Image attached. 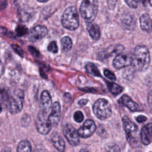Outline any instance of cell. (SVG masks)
<instances>
[{
  "label": "cell",
  "instance_id": "1",
  "mask_svg": "<svg viewBox=\"0 0 152 152\" xmlns=\"http://www.w3.org/2000/svg\"><path fill=\"white\" fill-rule=\"evenodd\" d=\"M133 65L135 69L139 71L146 70L150 63V52L145 45H137L134 52Z\"/></svg>",
  "mask_w": 152,
  "mask_h": 152
},
{
  "label": "cell",
  "instance_id": "4",
  "mask_svg": "<svg viewBox=\"0 0 152 152\" xmlns=\"http://www.w3.org/2000/svg\"><path fill=\"white\" fill-rule=\"evenodd\" d=\"M94 115L100 120L109 118L112 115V106L106 99L100 98L97 100L93 105Z\"/></svg>",
  "mask_w": 152,
  "mask_h": 152
},
{
  "label": "cell",
  "instance_id": "6",
  "mask_svg": "<svg viewBox=\"0 0 152 152\" xmlns=\"http://www.w3.org/2000/svg\"><path fill=\"white\" fill-rule=\"evenodd\" d=\"M122 121L128 141L131 144L137 142V125L126 116H123Z\"/></svg>",
  "mask_w": 152,
  "mask_h": 152
},
{
  "label": "cell",
  "instance_id": "28",
  "mask_svg": "<svg viewBox=\"0 0 152 152\" xmlns=\"http://www.w3.org/2000/svg\"><path fill=\"white\" fill-rule=\"evenodd\" d=\"M104 74L106 76V77H107V78L112 81H115L116 80L115 74L107 69H105L104 70Z\"/></svg>",
  "mask_w": 152,
  "mask_h": 152
},
{
  "label": "cell",
  "instance_id": "34",
  "mask_svg": "<svg viewBox=\"0 0 152 152\" xmlns=\"http://www.w3.org/2000/svg\"><path fill=\"white\" fill-rule=\"evenodd\" d=\"M88 102V100L87 99H81L78 101V103L80 106H85Z\"/></svg>",
  "mask_w": 152,
  "mask_h": 152
},
{
  "label": "cell",
  "instance_id": "33",
  "mask_svg": "<svg viewBox=\"0 0 152 152\" xmlns=\"http://www.w3.org/2000/svg\"><path fill=\"white\" fill-rule=\"evenodd\" d=\"M1 2V10H3L7 7V0H0Z\"/></svg>",
  "mask_w": 152,
  "mask_h": 152
},
{
  "label": "cell",
  "instance_id": "23",
  "mask_svg": "<svg viewBox=\"0 0 152 152\" xmlns=\"http://www.w3.org/2000/svg\"><path fill=\"white\" fill-rule=\"evenodd\" d=\"M61 45L62 46V49L64 51H69L72 46V40L69 36L63 37L61 40Z\"/></svg>",
  "mask_w": 152,
  "mask_h": 152
},
{
  "label": "cell",
  "instance_id": "25",
  "mask_svg": "<svg viewBox=\"0 0 152 152\" xmlns=\"http://www.w3.org/2000/svg\"><path fill=\"white\" fill-rule=\"evenodd\" d=\"M48 51L52 52L53 53H57L58 51V48L56 43L55 41L50 42L48 46Z\"/></svg>",
  "mask_w": 152,
  "mask_h": 152
},
{
  "label": "cell",
  "instance_id": "35",
  "mask_svg": "<svg viewBox=\"0 0 152 152\" xmlns=\"http://www.w3.org/2000/svg\"><path fill=\"white\" fill-rule=\"evenodd\" d=\"M141 2H142V5L144 7H146L147 5V0H141Z\"/></svg>",
  "mask_w": 152,
  "mask_h": 152
},
{
  "label": "cell",
  "instance_id": "18",
  "mask_svg": "<svg viewBox=\"0 0 152 152\" xmlns=\"http://www.w3.org/2000/svg\"><path fill=\"white\" fill-rule=\"evenodd\" d=\"M52 142L53 147L59 151H64L65 150V144L62 137L58 133L55 134L52 137Z\"/></svg>",
  "mask_w": 152,
  "mask_h": 152
},
{
  "label": "cell",
  "instance_id": "16",
  "mask_svg": "<svg viewBox=\"0 0 152 152\" xmlns=\"http://www.w3.org/2000/svg\"><path fill=\"white\" fill-rule=\"evenodd\" d=\"M40 103L42 110L48 112L52 107V100L49 93L47 90H44L40 96Z\"/></svg>",
  "mask_w": 152,
  "mask_h": 152
},
{
  "label": "cell",
  "instance_id": "37",
  "mask_svg": "<svg viewBox=\"0 0 152 152\" xmlns=\"http://www.w3.org/2000/svg\"><path fill=\"white\" fill-rule=\"evenodd\" d=\"M148 2H150V4L151 6L152 7V0H148Z\"/></svg>",
  "mask_w": 152,
  "mask_h": 152
},
{
  "label": "cell",
  "instance_id": "29",
  "mask_svg": "<svg viewBox=\"0 0 152 152\" xmlns=\"http://www.w3.org/2000/svg\"><path fill=\"white\" fill-rule=\"evenodd\" d=\"M125 3L131 8H136L139 5L140 0H124Z\"/></svg>",
  "mask_w": 152,
  "mask_h": 152
},
{
  "label": "cell",
  "instance_id": "5",
  "mask_svg": "<svg viewBox=\"0 0 152 152\" xmlns=\"http://www.w3.org/2000/svg\"><path fill=\"white\" fill-rule=\"evenodd\" d=\"M24 98V93L23 90L17 89L14 91L8 101V109L11 114H16L22 110Z\"/></svg>",
  "mask_w": 152,
  "mask_h": 152
},
{
  "label": "cell",
  "instance_id": "7",
  "mask_svg": "<svg viewBox=\"0 0 152 152\" xmlns=\"http://www.w3.org/2000/svg\"><path fill=\"white\" fill-rule=\"evenodd\" d=\"M46 113V112L42 110L38 114L36 122L37 131L43 135L48 134L52 126L48 121V116H47Z\"/></svg>",
  "mask_w": 152,
  "mask_h": 152
},
{
  "label": "cell",
  "instance_id": "3",
  "mask_svg": "<svg viewBox=\"0 0 152 152\" xmlns=\"http://www.w3.org/2000/svg\"><path fill=\"white\" fill-rule=\"evenodd\" d=\"M64 27L69 30H75L79 26V17L76 7L70 6L64 11L61 17Z\"/></svg>",
  "mask_w": 152,
  "mask_h": 152
},
{
  "label": "cell",
  "instance_id": "21",
  "mask_svg": "<svg viewBox=\"0 0 152 152\" xmlns=\"http://www.w3.org/2000/svg\"><path fill=\"white\" fill-rule=\"evenodd\" d=\"M85 68L87 71V72H88L90 74L95 77H101V74L97 67L92 62L87 63L85 66Z\"/></svg>",
  "mask_w": 152,
  "mask_h": 152
},
{
  "label": "cell",
  "instance_id": "32",
  "mask_svg": "<svg viewBox=\"0 0 152 152\" xmlns=\"http://www.w3.org/2000/svg\"><path fill=\"white\" fill-rule=\"evenodd\" d=\"M147 120V118L143 115H140L136 118V121L138 123H143Z\"/></svg>",
  "mask_w": 152,
  "mask_h": 152
},
{
  "label": "cell",
  "instance_id": "31",
  "mask_svg": "<svg viewBox=\"0 0 152 152\" xmlns=\"http://www.w3.org/2000/svg\"><path fill=\"white\" fill-rule=\"evenodd\" d=\"M28 50L30 51V52L31 53L32 55L36 57H38L39 56V52L35 48L30 46L28 47Z\"/></svg>",
  "mask_w": 152,
  "mask_h": 152
},
{
  "label": "cell",
  "instance_id": "2",
  "mask_svg": "<svg viewBox=\"0 0 152 152\" xmlns=\"http://www.w3.org/2000/svg\"><path fill=\"white\" fill-rule=\"evenodd\" d=\"M99 11L97 0H83L80 7L81 17L87 23H92Z\"/></svg>",
  "mask_w": 152,
  "mask_h": 152
},
{
  "label": "cell",
  "instance_id": "8",
  "mask_svg": "<svg viewBox=\"0 0 152 152\" xmlns=\"http://www.w3.org/2000/svg\"><path fill=\"white\" fill-rule=\"evenodd\" d=\"M134 56L130 53H121L118 54L113 61V66L118 69L133 64Z\"/></svg>",
  "mask_w": 152,
  "mask_h": 152
},
{
  "label": "cell",
  "instance_id": "19",
  "mask_svg": "<svg viewBox=\"0 0 152 152\" xmlns=\"http://www.w3.org/2000/svg\"><path fill=\"white\" fill-rule=\"evenodd\" d=\"M87 30L91 37V38L95 40H99L100 37V31L99 26L96 24L88 23L87 25Z\"/></svg>",
  "mask_w": 152,
  "mask_h": 152
},
{
  "label": "cell",
  "instance_id": "10",
  "mask_svg": "<svg viewBox=\"0 0 152 152\" xmlns=\"http://www.w3.org/2000/svg\"><path fill=\"white\" fill-rule=\"evenodd\" d=\"M48 29L45 26L38 25L32 28L28 33V39L31 42H37L46 36Z\"/></svg>",
  "mask_w": 152,
  "mask_h": 152
},
{
  "label": "cell",
  "instance_id": "15",
  "mask_svg": "<svg viewBox=\"0 0 152 152\" xmlns=\"http://www.w3.org/2000/svg\"><path fill=\"white\" fill-rule=\"evenodd\" d=\"M120 104L126 107L130 110L132 112L137 111L139 109V106L135 102H134L131 98L126 94L122 96L118 100Z\"/></svg>",
  "mask_w": 152,
  "mask_h": 152
},
{
  "label": "cell",
  "instance_id": "9",
  "mask_svg": "<svg viewBox=\"0 0 152 152\" xmlns=\"http://www.w3.org/2000/svg\"><path fill=\"white\" fill-rule=\"evenodd\" d=\"M63 134L68 142L72 146H76L80 142V135L78 131L70 124H66L63 129Z\"/></svg>",
  "mask_w": 152,
  "mask_h": 152
},
{
  "label": "cell",
  "instance_id": "30",
  "mask_svg": "<svg viewBox=\"0 0 152 152\" xmlns=\"http://www.w3.org/2000/svg\"><path fill=\"white\" fill-rule=\"evenodd\" d=\"M11 47H12V48L13 49V50H14L18 55H20V56H21V57L23 56V53H24V52H23V50H22L19 46H17V45H11Z\"/></svg>",
  "mask_w": 152,
  "mask_h": 152
},
{
  "label": "cell",
  "instance_id": "27",
  "mask_svg": "<svg viewBox=\"0 0 152 152\" xmlns=\"http://www.w3.org/2000/svg\"><path fill=\"white\" fill-rule=\"evenodd\" d=\"M74 120L78 123L81 122L84 119V115L81 111H76L74 114Z\"/></svg>",
  "mask_w": 152,
  "mask_h": 152
},
{
  "label": "cell",
  "instance_id": "14",
  "mask_svg": "<svg viewBox=\"0 0 152 152\" xmlns=\"http://www.w3.org/2000/svg\"><path fill=\"white\" fill-rule=\"evenodd\" d=\"M140 139L144 145L149 144L152 141V123H148L141 128Z\"/></svg>",
  "mask_w": 152,
  "mask_h": 152
},
{
  "label": "cell",
  "instance_id": "12",
  "mask_svg": "<svg viewBox=\"0 0 152 152\" xmlns=\"http://www.w3.org/2000/svg\"><path fill=\"white\" fill-rule=\"evenodd\" d=\"M96 129L94 122L91 119H87L77 131L80 137L86 138L90 137L94 132Z\"/></svg>",
  "mask_w": 152,
  "mask_h": 152
},
{
  "label": "cell",
  "instance_id": "24",
  "mask_svg": "<svg viewBox=\"0 0 152 152\" xmlns=\"http://www.w3.org/2000/svg\"><path fill=\"white\" fill-rule=\"evenodd\" d=\"M123 23L127 28L131 29L134 28L135 26V20L132 16H128L124 19Z\"/></svg>",
  "mask_w": 152,
  "mask_h": 152
},
{
  "label": "cell",
  "instance_id": "20",
  "mask_svg": "<svg viewBox=\"0 0 152 152\" xmlns=\"http://www.w3.org/2000/svg\"><path fill=\"white\" fill-rule=\"evenodd\" d=\"M104 81H105V83H106L109 90H110V93L116 96V95L119 94L122 91L123 88L122 87H121L119 85H118L115 83H113V82H110V81H108L106 80H104Z\"/></svg>",
  "mask_w": 152,
  "mask_h": 152
},
{
  "label": "cell",
  "instance_id": "11",
  "mask_svg": "<svg viewBox=\"0 0 152 152\" xmlns=\"http://www.w3.org/2000/svg\"><path fill=\"white\" fill-rule=\"evenodd\" d=\"M124 50V47L121 45H113L107 47L106 49L100 52L98 58L100 60H104L113 55L121 53Z\"/></svg>",
  "mask_w": 152,
  "mask_h": 152
},
{
  "label": "cell",
  "instance_id": "17",
  "mask_svg": "<svg viewBox=\"0 0 152 152\" xmlns=\"http://www.w3.org/2000/svg\"><path fill=\"white\" fill-rule=\"evenodd\" d=\"M140 23L142 30L148 33L152 32V19L148 14H143L140 17Z\"/></svg>",
  "mask_w": 152,
  "mask_h": 152
},
{
  "label": "cell",
  "instance_id": "36",
  "mask_svg": "<svg viewBox=\"0 0 152 152\" xmlns=\"http://www.w3.org/2000/svg\"><path fill=\"white\" fill-rule=\"evenodd\" d=\"M37 1H39V2H48L49 0H37Z\"/></svg>",
  "mask_w": 152,
  "mask_h": 152
},
{
  "label": "cell",
  "instance_id": "26",
  "mask_svg": "<svg viewBox=\"0 0 152 152\" xmlns=\"http://www.w3.org/2000/svg\"><path fill=\"white\" fill-rule=\"evenodd\" d=\"M27 32V28L24 26H18L16 28V33L18 36H22Z\"/></svg>",
  "mask_w": 152,
  "mask_h": 152
},
{
  "label": "cell",
  "instance_id": "13",
  "mask_svg": "<svg viewBox=\"0 0 152 152\" xmlns=\"http://www.w3.org/2000/svg\"><path fill=\"white\" fill-rule=\"evenodd\" d=\"M61 106L59 102H55L53 103L51 110L48 115V121L52 126H56L60 119Z\"/></svg>",
  "mask_w": 152,
  "mask_h": 152
},
{
  "label": "cell",
  "instance_id": "22",
  "mask_svg": "<svg viewBox=\"0 0 152 152\" xmlns=\"http://www.w3.org/2000/svg\"><path fill=\"white\" fill-rule=\"evenodd\" d=\"M17 151H27L30 152L31 151V146L30 142L27 140H22L21 141L17 147Z\"/></svg>",
  "mask_w": 152,
  "mask_h": 152
}]
</instances>
